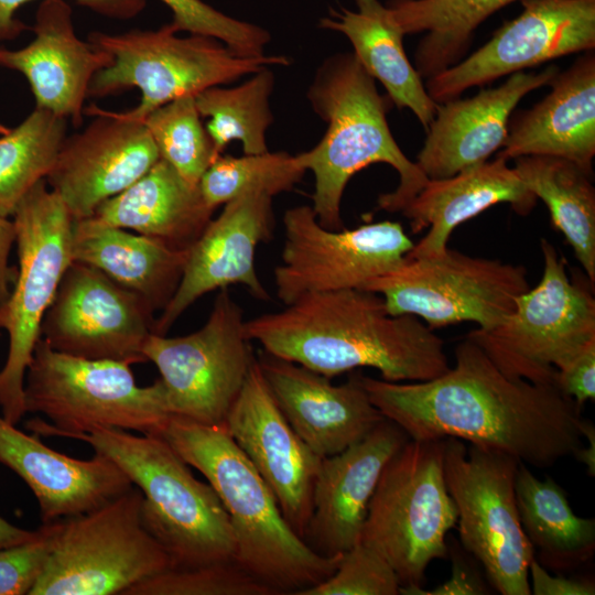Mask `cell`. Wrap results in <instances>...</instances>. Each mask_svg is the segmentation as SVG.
<instances>
[{
    "label": "cell",
    "mask_w": 595,
    "mask_h": 595,
    "mask_svg": "<svg viewBox=\"0 0 595 595\" xmlns=\"http://www.w3.org/2000/svg\"><path fill=\"white\" fill-rule=\"evenodd\" d=\"M454 355V366L431 380L360 379L372 404L411 440L455 437L538 468L575 457L584 444L582 408L555 383L507 376L467 337Z\"/></svg>",
    "instance_id": "obj_1"
},
{
    "label": "cell",
    "mask_w": 595,
    "mask_h": 595,
    "mask_svg": "<svg viewBox=\"0 0 595 595\" xmlns=\"http://www.w3.org/2000/svg\"><path fill=\"white\" fill-rule=\"evenodd\" d=\"M263 351L333 378L363 367L381 379L426 381L444 374V342L414 315H393L364 289L310 293L245 322Z\"/></svg>",
    "instance_id": "obj_2"
},
{
    "label": "cell",
    "mask_w": 595,
    "mask_h": 595,
    "mask_svg": "<svg viewBox=\"0 0 595 595\" xmlns=\"http://www.w3.org/2000/svg\"><path fill=\"white\" fill-rule=\"evenodd\" d=\"M161 436L201 472L220 498L234 530V561L279 594L326 580L342 554L315 552L283 517L270 487L224 425L170 416Z\"/></svg>",
    "instance_id": "obj_3"
},
{
    "label": "cell",
    "mask_w": 595,
    "mask_h": 595,
    "mask_svg": "<svg viewBox=\"0 0 595 595\" xmlns=\"http://www.w3.org/2000/svg\"><path fill=\"white\" fill-rule=\"evenodd\" d=\"M307 98L327 123L322 140L303 152L314 175L313 210L318 223L343 228L340 204L348 181L375 164L391 165L399 174L394 191L379 195L377 208L401 212L428 177L396 142L387 121L390 99L378 93L376 80L353 53L327 58L318 68Z\"/></svg>",
    "instance_id": "obj_4"
},
{
    "label": "cell",
    "mask_w": 595,
    "mask_h": 595,
    "mask_svg": "<svg viewBox=\"0 0 595 595\" xmlns=\"http://www.w3.org/2000/svg\"><path fill=\"white\" fill-rule=\"evenodd\" d=\"M74 440L110 458L140 489L143 523L172 567L234 561L235 534L220 498L161 435L104 429Z\"/></svg>",
    "instance_id": "obj_5"
},
{
    "label": "cell",
    "mask_w": 595,
    "mask_h": 595,
    "mask_svg": "<svg viewBox=\"0 0 595 595\" xmlns=\"http://www.w3.org/2000/svg\"><path fill=\"white\" fill-rule=\"evenodd\" d=\"M130 364L85 359L54 350L43 338L35 346L24 380L28 421L37 435L75 439L118 429L161 435L170 413L163 385H137Z\"/></svg>",
    "instance_id": "obj_6"
},
{
    "label": "cell",
    "mask_w": 595,
    "mask_h": 595,
    "mask_svg": "<svg viewBox=\"0 0 595 595\" xmlns=\"http://www.w3.org/2000/svg\"><path fill=\"white\" fill-rule=\"evenodd\" d=\"M457 510L444 473V439H409L386 464L370 499L360 542L392 566L400 594L418 595L430 563L447 556Z\"/></svg>",
    "instance_id": "obj_7"
},
{
    "label": "cell",
    "mask_w": 595,
    "mask_h": 595,
    "mask_svg": "<svg viewBox=\"0 0 595 595\" xmlns=\"http://www.w3.org/2000/svg\"><path fill=\"white\" fill-rule=\"evenodd\" d=\"M170 22L156 30L119 34L90 32L88 41L112 56L91 79L88 97H105L137 87L141 100L123 115L141 120L171 100L235 82L271 65H289L282 55L242 57L223 42L190 34L178 36Z\"/></svg>",
    "instance_id": "obj_8"
},
{
    "label": "cell",
    "mask_w": 595,
    "mask_h": 595,
    "mask_svg": "<svg viewBox=\"0 0 595 595\" xmlns=\"http://www.w3.org/2000/svg\"><path fill=\"white\" fill-rule=\"evenodd\" d=\"M12 220L19 268L11 294L0 307V328L9 335L0 370L1 415L17 425L26 413L24 380L41 325L72 263L74 219L61 197L40 181L19 203Z\"/></svg>",
    "instance_id": "obj_9"
},
{
    "label": "cell",
    "mask_w": 595,
    "mask_h": 595,
    "mask_svg": "<svg viewBox=\"0 0 595 595\" xmlns=\"http://www.w3.org/2000/svg\"><path fill=\"white\" fill-rule=\"evenodd\" d=\"M134 485L105 505L56 521L48 560L29 595H125L173 566L142 520Z\"/></svg>",
    "instance_id": "obj_10"
},
{
    "label": "cell",
    "mask_w": 595,
    "mask_h": 595,
    "mask_svg": "<svg viewBox=\"0 0 595 595\" xmlns=\"http://www.w3.org/2000/svg\"><path fill=\"white\" fill-rule=\"evenodd\" d=\"M540 282L518 298L515 311L496 326L475 328V342L507 376L555 383L556 369L595 340V299L583 283L572 281L566 260L541 239Z\"/></svg>",
    "instance_id": "obj_11"
},
{
    "label": "cell",
    "mask_w": 595,
    "mask_h": 595,
    "mask_svg": "<svg viewBox=\"0 0 595 595\" xmlns=\"http://www.w3.org/2000/svg\"><path fill=\"white\" fill-rule=\"evenodd\" d=\"M516 458L444 439V473L457 510L459 540L502 595H530L529 565L534 558L519 518Z\"/></svg>",
    "instance_id": "obj_12"
},
{
    "label": "cell",
    "mask_w": 595,
    "mask_h": 595,
    "mask_svg": "<svg viewBox=\"0 0 595 595\" xmlns=\"http://www.w3.org/2000/svg\"><path fill=\"white\" fill-rule=\"evenodd\" d=\"M363 289L381 295L389 313L414 315L432 329L461 322L488 329L515 311L530 284L520 264L447 247L436 256L404 258Z\"/></svg>",
    "instance_id": "obj_13"
},
{
    "label": "cell",
    "mask_w": 595,
    "mask_h": 595,
    "mask_svg": "<svg viewBox=\"0 0 595 595\" xmlns=\"http://www.w3.org/2000/svg\"><path fill=\"white\" fill-rule=\"evenodd\" d=\"M245 322L239 304L221 289L199 329L178 337H148L143 356L160 372L171 416L225 424L257 359Z\"/></svg>",
    "instance_id": "obj_14"
},
{
    "label": "cell",
    "mask_w": 595,
    "mask_h": 595,
    "mask_svg": "<svg viewBox=\"0 0 595 595\" xmlns=\"http://www.w3.org/2000/svg\"><path fill=\"white\" fill-rule=\"evenodd\" d=\"M283 225L274 284L284 305L310 293L363 289L401 263L414 245L398 221L333 230L318 223L309 205L286 209Z\"/></svg>",
    "instance_id": "obj_15"
},
{
    "label": "cell",
    "mask_w": 595,
    "mask_h": 595,
    "mask_svg": "<svg viewBox=\"0 0 595 595\" xmlns=\"http://www.w3.org/2000/svg\"><path fill=\"white\" fill-rule=\"evenodd\" d=\"M154 314L100 270L72 261L42 321L41 338L54 350L85 359L145 363Z\"/></svg>",
    "instance_id": "obj_16"
},
{
    "label": "cell",
    "mask_w": 595,
    "mask_h": 595,
    "mask_svg": "<svg viewBox=\"0 0 595 595\" xmlns=\"http://www.w3.org/2000/svg\"><path fill=\"white\" fill-rule=\"evenodd\" d=\"M521 13L468 57L428 78L436 102L472 87L595 47V0H520Z\"/></svg>",
    "instance_id": "obj_17"
},
{
    "label": "cell",
    "mask_w": 595,
    "mask_h": 595,
    "mask_svg": "<svg viewBox=\"0 0 595 595\" xmlns=\"http://www.w3.org/2000/svg\"><path fill=\"white\" fill-rule=\"evenodd\" d=\"M85 113L96 119L64 139L45 177L74 220L91 217L101 203L127 190L160 160L140 120L96 106Z\"/></svg>",
    "instance_id": "obj_18"
},
{
    "label": "cell",
    "mask_w": 595,
    "mask_h": 595,
    "mask_svg": "<svg viewBox=\"0 0 595 595\" xmlns=\"http://www.w3.org/2000/svg\"><path fill=\"white\" fill-rule=\"evenodd\" d=\"M237 445L273 493L292 529L304 539L322 457L279 409L256 359L225 421Z\"/></svg>",
    "instance_id": "obj_19"
},
{
    "label": "cell",
    "mask_w": 595,
    "mask_h": 595,
    "mask_svg": "<svg viewBox=\"0 0 595 595\" xmlns=\"http://www.w3.org/2000/svg\"><path fill=\"white\" fill-rule=\"evenodd\" d=\"M224 205L188 249L178 288L155 318L154 334L165 335L204 294L232 284L244 285L257 300L270 299L257 273L256 251L273 236L272 196L249 192Z\"/></svg>",
    "instance_id": "obj_20"
},
{
    "label": "cell",
    "mask_w": 595,
    "mask_h": 595,
    "mask_svg": "<svg viewBox=\"0 0 595 595\" xmlns=\"http://www.w3.org/2000/svg\"><path fill=\"white\" fill-rule=\"evenodd\" d=\"M257 361L289 424L322 458L360 441L386 419L370 401L359 371L334 385L324 375L266 351Z\"/></svg>",
    "instance_id": "obj_21"
},
{
    "label": "cell",
    "mask_w": 595,
    "mask_h": 595,
    "mask_svg": "<svg viewBox=\"0 0 595 595\" xmlns=\"http://www.w3.org/2000/svg\"><path fill=\"white\" fill-rule=\"evenodd\" d=\"M409 439L398 424L383 419L360 441L322 458L304 534L315 552L335 556L360 541L380 475Z\"/></svg>",
    "instance_id": "obj_22"
},
{
    "label": "cell",
    "mask_w": 595,
    "mask_h": 595,
    "mask_svg": "<svg viewBox=\"0 0 595 595\" xmlns=\"http://www.w3.org/2000/svg\"><path fill=\"white\" fill-rule=\"evenodd\" d=\"M65 0H43L32 28L34 39L19 50L0 48V66L28 79L36 107L82 125L93 77L112 63V56L80 40Z\"/></svg>",
    "instance_id": "obj_23"
},
{
    "label": "cell",
    "mask_w": 595,
    "mask_h": 595,
    "mask_svg": "<svg viewBox=\"0 0 595 595\" xmlns=\"http://www.w3.org/2000/svg\"><path fill=\"white\" fill-rule=\"evenodd\" d=\"M555 65L540 72H517L473 97L437 105L416 164L429 180L453 176L480 164L505 142L511 113L530 91L549 85Z\"/></svg>",
    "instance_id": "obj_24"
},
{
    "label": "cell",
    "mask_w": 595,
    "mask_h": 595,
    "mask_svg": "<svg viewBox=\"0 0 595 595\" xmlns=\"http://www.w3.org/2000/svg\"><path fill=\"white\" fill-rule=\"evenodd\" d=\"M0 464L13 470L34 494L42 523L89 512L133 484L110 458L62 454L0 415Z\"/></svg>",
    "instance_id": "obj_25"
},
{
    "label": "cell",
    "mask_w": 595,
    "mask_h": 595,
    "mask_svg": "<svg viewBox=\"0 0 595 595\" xmlns=\"http://www.w3.org/2000/svg\"><path fill=\"white\" fill-rule=\"evenodd\" d=\"M551 91L509 120L497 158L551 155L593 173L595 156V54L585 52L549 83Z\"/></svg>",
    "instance_id": "obj_26"
},
{
    "label": "cell",
    "mask_w": 595,
    "mask_h": 595,
    "mask_svg": "<svg viewBox=\"0 0 595 595\" xmlns=\"http://www.w3.org/2000/svg\"><path fill=\"white\" fill-rule=\"evenodd\" d=\"M507 203L520 215H527L537 197L507 160L497 158L466 169L453 176L428 180L401 213L411 231L429 228L426 235L404 258L436 256L448 246L453 230L489 207Z\"/></svg>",
    "instance_id": "obj_27"
},
{
    "label": "cell",
    "mask_w": 595,
    "mask_h": 595,
    "mask_svg": "<svg viewBox=\"0 0 595 595\" xmlns=\"http://www.w3.org/2000/svg\"><path fill=\"white\" fill-rule=\"evenodd\" d=\"M72 258L100 270L161 313L178 288L187 251L91 216L74 220Z\"/></svg>",
    "instance_id": "obj_28"
},
{
    "label": "cell",
    "mask_w": 595,
    "mask_h": 595,
    "mask_svg": "<svg viewBox=\"0 0 595 595\" xmlns=\"http://www.w3.org/2000/svg\"><path fill=\"white\" fill-rule=\"evenodd\" d=\"M199 188L160 159L141 178L101 203L93 215L115 227L188 251L214 213Z\"/></svg>",
    "instance_id": "obj_29"
},
{
    "label": "cell",
    "mask_w": 595,
    "mask_h": 595,
    "mask_svg": "<svg viewBox=\"0 0 595 595\" xmlns=\"http://www.w3.org/2000/svg\"><path fill=\"white\" fill-rule=\"evenodd\" d=\"M357 10H332L320 26L344 34L366 72L385 87L399 109H410L426 131L437 105L428 94L423 79L409 61L405 35L391 9L379 0H354Z\"/></svg>",
    "instance_id": "obj_30"
},
{
    "label": "cell",
    "mask_w": 595,
    "mask_h": 595,
    "mask_svg": "<svg viewBox=\"0 0 595 595\" xmlns=\"http://www.w3.org/2000/svg\"><path fill=\"white\" fill-rule=\"evenodd\" d=\"M515 489L522 530L543 567L561 574L592 560L595 520L577 516L553 478L540 479L520 462Z\"/></svg>",
    "instance_id": "obj_31"
},
{
    "label": "cell",
    "mask_w": 595,
    "mask_h": 595,
    "mask_svg": "<svg viewBox=\"0 0 595 595\" xmlns=\"http://www.w3.org/2000/svg\"><path fill=\"white\" fill-rule=\"evenodd\" d=\"M515 169L533 195L547 205L588 281L595 282V188L593 173L551 155L513 159Z\"/></svg>",
    "instance_id": "obj_32"
},
{
    "label": "cell",
    "mask_w": 595,
    "mask_h": 595,
    "mask_svg": "<svg viewBox=\"0 0 595 595\" xmlns=\"http://www.w3.org/2000/svg\"><path fill=\"white\" fill-rule=\"evenodd\" d=\"M517 0H393L388 7L404 34L425 33L414 68L428 79L463 60L476 29Z\"/></svg>",
    "instance_id": "obj_33"
},
{
    "label": "cell",
    "mask_w": 595,
    "mask_h": 595,
    "mask_svg": "<svg viewBox=\"0 0 595 595\" xmlns=\"http://www.w3.org/2000/svg\"><path fill=\"white\" fill-rule=\"evenodd\" d=\"M67 119L35 109L0 137V216H13L21 199L51 172L66 138Z\"/></svg>",
    "instance_id": "obj_34"
},
{
    "label": "cell",
    "mask_w": 595,
    "mask_h": 595,
    "mask_svg": "<svg viewBox=\"0 0 595 595\" xmlns=\"http://www.w3.org/2000/svg\"><path fill=\"white\" fill-rule=\"evenodd\" d=\"M273 85V73L264 67L239 86H213L194 96L201 117L209 119L205 128L219 155L232 140L241 142L245 154L268 151L266 132L273 121L269 106Z\"/></svg>",
    "instance_id": "obj_35"
},
{
    "label": "cell",
    "mask_w": 595,
    "mask_h": 595,
    "mask_svg": "<svg viewBox=\"0 0 595 595\" xmlns=\"http://www.w3.org/2000/svg\"><path fill=\"white\" fill-rule=\"evenodd\" d=\"M302 153L264 152L242 156L219 155L204 172L199 188L216 209L239 195L260 192L270 196L291 191L306 172Z\"/></svg>",
    "instance_id": "obj_36"
},
{
    "label": "cell",
    "mask_w": 595,
    "mask_h": 595,
    "mask_svg": "<svg viewBox=\"0 0 595 595\" xmlns=\"http://www.w3.org/2000/svg\"><path fill=\"white\" fill-rule=\"evenodd\" d=\"M160 154L186 181L197 185L219 156L202 123L194 95H186L152 110L141 120Z\"/></svg>",
    "instance_id": "obj_37"
},
{
    "label": "cell",
    "mask_w": 595,
    "mask_h": 595,
    "mask_svg": "<svg viewBox=\"0 0 595 595\" xmlns=\"http://www.w3.org/2000/svg\"><path fill=\"white\" fill-rule=\"evenodd\" d=\"M125 595H278L235 561L171 567L130 587Z\"/></svg>",
    "instance_id": "obj_38"
},
{
    "label": "cell",
    "mask_w": 595,
    "mask_h": 595,
    "mask_svg": "<svg viewBox=\"0 0 595 595\" xmlns=\"http://www.w3.org/2000/svg\"><path fill=\"white\" fill-rule=\"evenodd\" d=\"M172 12L173 26L190 34L204 35L223 42L231 52L242 57L264 54L270 42L267 30L234 19L203 0H160Z\"/></svg>",
    "instance_id": "obj_39"
},
{
    "label": "cell",
    "mask_w": 595,
    "mask_h": 595,
    "mask_svg": "<svg viewBox=\"0 0 595 595\" xmlns=\"http://www.w3.org/2000/svg\"><path fill=\"white\" fill-rule=\"evenodd\" d=\"M400 587L389 562L359 541L342 554L332 575L296 595H398Z\"/></svg>",
    "instance_id": "obj_40"
},
{
    "label": "cell",
    "mask_w": 595,
    "mask_h": 595,
    "mask_svg": "<svg viewBox=\"0 0 595 595\" xmlns=\"http://www.w3.org/2000/svg\"><path fill=\"white\" fill-rule=\"evenodd\" d=\"M56 521L42 523L25 542L0 549V595H24L44 571L52 548Z\"/></svg>",
    "instance_id": "obj_41"
},
{
    "label": "cell",
    "mask_w": 595,
    "mask_h": 595,
    "mask_svg": "<svg viewBox=\"0 0 595 595\" xmlns=\"http://www.w3.org/2000/svg\"><path fill=\"white\" fill-rule=\"evenodd\" d=\"M32 0H0V40L18 36L24 24L15 17L18 10ZM90 11L116 20H129L139 15L147 0H75Z\"/></svg>",
    "instance_id": "obj_42"
},
{
    "label": "cell",
    "mask_w": 595,
    "mask_h": 595,
    "mask_svg": "<svg viewBox=\"0 0 595 595\" xmlns=\"http://www.w3.org/2000/svg\"><path fill=\"white\" fill-rule=\"evenodd\" d=\"M555 385L580 408L595 399V340L556 369Z\"/></svg>",
    "instance_id": "obj_43"
},
{
    "label": "cell",
    "mask_w": 595,
    "mask_h": 595,
    "mask_svg": "<svg viewBox=\"0 0 595 595\" xmlns=\"http://www.w3.org/2000/svg\"><path fill=\"white\" fill-rule=\"evenodd\" d=\"M447 555H451V577L434 589H422L420 595H480L489 594L487 583L484 581L477 566L470 564L468 556L453 545L447 544Z\"/></svg>",
    "instance_id": "obj_44"
},
{
    "label": "cell",
    "mask_w": 595,
    "mask_h": 595,
    "mask_svg": "<svg viewBox=\"0 0 595 595\" xmlns=\"http://www.w3.org/2000/svg\"><path fill=\"white\" fill-rule=\"evenodd\" d=\"M529 583L534 595H594L592 581L551 575L534 558L529 565Z\"/></svg>",
    "instance_id": "obj_45"
},
{
    "label": "cell",
    "mask_w": 595,
    "mask_h": 595,
    "mask_svg": "<svg viewBox=\"0 0 595 595\" xmlns=\"http://www.w3.org/2000/svg\"><path fill=\"white\" fill-rule=\"evenodd\" d=\"M15 244L13 220L0 216V307L11 294L18 268L9 264L12 246Z\"/></svg>",
    "instance_id": "obj_46"
},
{
    "label": "cell",
    "mask_w": 595,
    "mask_h": 595,
    "mask_svg": "<svg viewBox=\"0 0 595 595\" xmlns=\"http://www.w3.org/2000/svg\"><path fill=\"white\" fill-rule=\"evenodd\" d=\"M582 435L586 443L583 444L575 458L586 466L587 474L593 477L595 475V428L592 421L583 419Z\"/></svg>",
    "instance_id": "obj_47"
},
{
    "label": "cell",
    "mask_w": 595,
    "mask_h": 595,
    "mask_svg": "<svg viewBox=\"0 0 595 595\" xmlns=\"http://www.w3.org/2000/svg\"><path fill=\"white\" fill-rule=\"evenodd\" d=\"M36 534L37 530H26L15 527L0 517V549L25 542Z\"/></svg>",
    "instance_id": "obj_48"
}]
</instances>
